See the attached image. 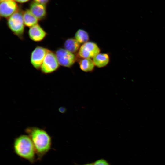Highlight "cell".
<instances>
[{"label": "cell", "mask_w": 165, "mask_h": 165, "mask_svg": "<svg viewBox=\"0 0 165 165\" xmlns=\"http://www.w3.org/2000/svg\"><path fill=\"white\" fill-rule=\"evenodd\" d=\"M25 132L32 141L36 154L39 157H41L50 150L52 140L46 131L36 127H29Z\"/></svg>", "instance_id": "obj_1"}, {"label": "cell", "mask_w": 165, "mask_h": 165, "mask_svg": "<svg viewBox=\"0 0 165 165\" xmlns=\"http://www.w3.org/2000/svg\"><path fill=\"white\" fill-rule=\"evenodd\" d=\"M15 152L20 157L33 162L36 154L35 148L28 135H21L15 139L13 143Z\"/></svg>", "instance_id": "obj_2"}, {"label": "cell", "mask_w": 165, "mask_h": 165, "mask_svg": "<svg viewBox=\"0 0 165 165\" xmlns=\"http://www.w3.org/2000/svg\"><path fill=\"white\" fill-rule=\"evenodd\" d=\"M7 24L12 33L21 40L24 39L25 31L23 13L17 11L8 18Z\"/></svg>", "instance_id": "obj_3"}, {"label": "cell", "mask_w": 165, "mask_h": 165, "mask_svg": "<svg viewBox=\"0 0 165 165\" xmlns=\"http://www.w3.org/2000/svg\"><path fill=\"white\" fill-rule=\"evenodd\" d=\"M60 67L54 51L49 50L42 63L40 70L44 74H50L57 71Z\"/></svg>", "instance_id": "obj_4"}, {"label": "cell", "mask_w": 165, "mask_h": 165, "mask_svg": "<svg viewBox=\"0 0 165 165\" xmlns=\"http://www.w3.org/2000/svg\"><path fill=\"white\" fill-rule=\"evenodd\" d=\"M60 66L70 68L74 64L77 57L72 53L64 48L59 47L54 51Z\"/></svg>", "instance_id": "obj_5"}, {"label": "cell", "mask_w": 165, "mask_h": 165, "mask_svg": "<svg viewBox=\"0 0 165 165\" xmlns=\"http://www.w3.org/2000/svg\"><path fill=\"white\" fill-rule=\"evenodd\" d=\"M49 50L44 47L36 46L31 52L30 62L32 67L37 70H40L45 57Z\"/></svg>", "instance_id": "obj_6"}, {"label": "cell", "mask_w": 165, "mask_h": 165, "mask_svg": "<svg viewBox=\"0 0 165 165\" xmlns=\"http://www.w3.org/2000/svg\"><path fill=\"white\" fill-rule=\"evenodd\" d=\"M100 48L96 43L92 42H88L80 46L78 55L82 58H93L100 53Z\"/></svg>", "instance_id": "obj_7"}, {"label": "cell", "mask_w": 165, "mask_h": 165, "mask_svg": "<svg viewBox=\"0 0 165 165\" xmlns=\"http://www.w3.org/2000/svg\"><path fill=\"white\" fill-rule=\"evenodd\" d=\"M28 35L32 41L35 42H40L43 41L48 34L44 29L38 24L29 28Z\"/></svg>", "instance_id": "obj_8"}, {"label": "cell", "mask_w": 165, "mask_h": 165, "mask_svg": "<svg viewBox=\"0 0 165 165\" xmlns=\"http://www.w3.org/2000/svg\"><path fill=\"white\" fill-rule=\"evenodd\" d=\"M1 2L0 14L1 17L8 18L17 11V4L13 0H4Z\"/></svg>", "instance_id": "obj_9"}, {"label": "cell", "mask_w": 165, "mask_h": 165, "mask_svg": "<svg viewBox=\"0 0 165 165\" xmlns=\"http://www.w3.org/2000/svg\"><path fill=\"white\" fill-rule=\"evenodd\" d=\"M30 10L38 20H42L46 17V12L45 5L33 2L30 5Z\"/></svg>", "instance_id": "obj_10"}, {"label": "cell", "mask_w": 165, "mask_h": 165, "mask_svg": "<svg viewBox=\"0 0 165 165\" xmlns=\"http://www.w3.org/2000/svg\"><path fill=\"white\" fill-rule=\"evenodd\" d=\"M63 47L68 51L75 54L79 50L80 47V43L75 38H68L64 41Z\"/></svg>", "instance_id": "obj_11"}, {"label": "cell", "mask_w": 165, "mask_h": 165, "mask_svg": "<svg viewBox=\"0 0 165 165\" xmlns=\"http://www.w3.org/2000/svg\"><path fill=\"white\" fill-rule=\"evenodd\" d=\"M95 66L101 68L106 66L109 63L110 57L107 53H99L93 58Z\"/></svg>", "instance_id": "obj_12"}, {"label": "cell", "mask_w": 165, "mask_h": 165, "mask_svg": "<svg viewBox=\"0 0 165 165\" xmlns=\"http://www.w3.org/2000/svg\"><path fill=\"white\" fill-rule=\"evenodd\" d=\"M81 70L86 72H92L94 69V64L91 58H83L79 62Z\"/></svg>", "instance_id": "obj_13"}, {"label": "cell", "mask_w": 165, "mask_h": 165, "mask_svg": "<svg viewBox=\"0 0 165 165\" xmlns=\"http://www.w3.org/2000/svg\"><path fill=\"white\" fill-rule=\"evenodd\" d=\"M24 23L25 26L30 28L38 24V20L32 13L30 10L27 9L23 13Z\"/></svg>", "instance_id": "obj_14"}, {"label": "cell", "mask_w": 165, "mask_h": 165, "mask_svg": "<svg viewBox=\"0 0 165 165\" xmlns=\"http://www.w3.org/2000/svg\"><path fill=\"white\" fill-rule=\"evenodd\" d=\"M75 38L80 44H84L88 42L89 36L87 31L82 29H79L75 32Z\"/></svg>", "instance_id": "obj_15"}, {"label": "cell", "mask_w": 165, "mask_h": 165, "mask_svg": "<svg viewBox=\"0 0 165 165\" xmlns=\"http://www.w3.org/2000/svg\"><path fill=\"white\" fill-rule=\"evenodd\" d=\"M93 165H109L108 163L105 160L101 159L96 161Z\"/></svg>", "instance_id": "obj_16"}, {"label": "cell", "mask_w": 165, "mask_h": 165, "mask_svg": "<svg viewBox=\"0 0 165 165\" xmlns=\"http://www.w3.org/2000/svg\"><path fill=\"white\" fill-rule=\"evenodd\" d=\"M35 2L39 4L45 5L48 2L49 0H34Z\"/></svg>", "instance_id": "obj_17"}, {"label": "cell", "mask_w": 165, "mask_h": 165, "mask_svg": "<svg viewBox=\"0 0 165 165\" xmlns=\"http://www.w3.org/2000/svg\"><path fill=\"white\" fill-rule=\"evenodd\" d=\"M16 2L20 3H24L26 2L29 0H15Z\"/></svg>", "instance_id": "obj_18"}, {"label": "cell", "mask_w": 165, "mask_h": 165, "mask_svg": "<svg viewBox=\"0 0 165 165\" xmlns=\"http://www.w3.org/2000/svg\"><path fill=\"white\" fill-rule=\"evenodd\" d=\"M84 165H93V164H85Z\"/></svg>", "instance_id": "obj_19"}, {"label": "cell", "mask_w": 165, "mask_h": 165, "mask_svg": "<svg viewBox=\"0 0 165 165\" xmlns=\"http://www.w3.org/2000/svg\"><path fill=\"white\" fill-rule=\"evenodd\" d=\"M3 0H0V1H1H1H3Z\"/></svg>", "instance_id": "obj_20"}]
</instances>
